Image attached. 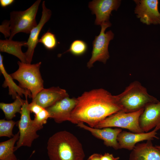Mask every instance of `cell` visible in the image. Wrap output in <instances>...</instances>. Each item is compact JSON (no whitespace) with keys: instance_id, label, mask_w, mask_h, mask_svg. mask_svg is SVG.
<instances>
[{"instance_id":"7c38bea8","label":"cell","mask_w":160,"mask_h":160,"mask_svg":"<svg viewBox=\"0 0 160 160\" xmlns=\"http://www.w3.org/2000/svg\"><path fill=\"white\" fill-rule=\"evenodd\" d=\"M45 2V1H44L42 3V10L40 20L37 25L31 30L26 42V47L28 49L24 53L27 63H31L35 48L39 43V36L41 31L45 24L49 20L51 15V11L46 7Z\"/></svg>"},{"instance_id":"1f68e13d","label":"cell","mask_w":160,"mask_h":160,"mask_svg":"<svg viewBox=\"0 0 160 160\" xmlns=\"http://www.w3.org/2000/svg\"><path fill=\"white\" fill-rule=\"evenodd\" d=\"M18 160H19V159H18Z\"/></svg>"},{"instance_id":"f1b7e54d","label":"cell","mask_w":160,"mask_h":160,"mask_svg":"<svg viewBox=\"0 0 160 160\" xmlns=\"http://www.w3.org/2000/svg\"><path fill=\"white\" fill-rule=\"evenodd\" d=\"M15 1L14 0H0V4L3 7H5L12 4Z\"/></svg>"},{"instance_id":"4316f807","label":"cell","mask_w":160,"mask_h":160,"mask_svg":"<svg viewBox=\"0 0 160 160\" xmlns=\"http://www.w3.org/2000/svg\"><path fill=\"white\" fill-rule=\"evenodd\" d=\"M28 107L30 112L34 113L35 115L37 114L44 108L33 101H32L31 103L28 104Z\"/></svg>"},{"instance_id":"277c9868","label":"cell","mask_w":160,"mask_h":160,"mask_svg":"<svg viewBox=\"0 0 160 160\" xmlns=\"http://www.w3.org/2000/svg\"><path fill=\"white\" fill-rule=\"evenodd\" d=\"M41 62L31 64L18 61V69L10 74L19 82V86L30 92L33 99L44 88V81L40 71Z\"/></svg>"},{"instance_id":"83f0119b","label":"cell","mask_w":160,"mask_h":160,"mask_svg":"<svg viewBox=\"0 0 160 160\" xmlns=\"http://www.w3.org/2000/svg\"><path fill=\"white\" fill-rule=\"evenodd\" d=\"M119 159V157H115L112 154L108 153H105L103 155L101 154V160H118Z\"/></svg>"},{"instance_id":"d6986e66","label":"cell","mask_w":160,"mask_h":160,"mask_svg":"<svg viewBox=\"0 0 160 160\" xmlns=\"http://www.w3.org/2000/svg\"><path fill=\"white\" fill-rule=\"evenodd\" d=\"M26 41H17L6 39L0 40V51L12 55L18 58L20 61L26 63L24 53L21 47H26Z\"/></svg>"},{"instance_id":"603a6c76","label":"cell","mask_w":160,"mask_h":160,"mask_svg":"<svg viewBox=\"0 0 160 160\" xmlns=\"http://www.w3.org/2000/svg\"><path fill=\"white\" fill-rule=\"evenodd\" d=\"M17 122L11 120H5L4 119L0 120V137H7L12 138L14 135L12 133V130Z\"/></svg>"},{"instance_id":"4fadbf2b","label":"cell","mask_w":160,"mask_h":160,"mask_svg":"<svg viewBox=\"0 0 160 160\" xmlns=\"http://www.w3.org/2000/svg\"><path fill=\"white\" fill-rule=\"evenodd\" d=\"M159 129L157 127L154 129L147 132L135 133L122 131L118 135L117 140L120 149H125L132 150L137 143L144 140H153L154 138L157 139V132Z\"/></svg>"},{"instance_id":"5b68a950","label":"cell","mask_w":160,"mask_h":160,"mask_svg":"<svg viewBox=\"0 0 160 160\" xmlns=\"http://www.w3.org/2000/svg\"><path fill=\"white\" fill-rule=\"evenodd\" d=\"M41 1H36L25 10L13 11L10 13L11 35L9 39L12 40L18 33H30L31 30L37 25L36 17Z\"/></svg>"},{"instance_id":"9c48e42d","label":"cell","mask_w":160,"mask_h":160,"mask_svg":"<svg viewBox=\"0 0 160 160\" xmlns=\"http://www.w3.org/2000/svg\"><path fill=\"white\" fill-rule=\"evenodd\" d=\"M134 13L142 23L147 25H160V12L158 0H134Z\"/></svg>"},{"instance_id":"5bb4252c","label":"cell","mask_w":160,"mask_h":160,"mask_svg":"<svg viewBox=\"0 0 160 160\" xmlns=\"http://www.w3.org/2000/svg\"><path fill=\"white\" fill-rule=\"evenodd\" d=\"M77 126L90 132L96 137L102 140L106 146L112 147L115 150L120 149L117 139L118 135L122 131L121 129H113L110 127L96 128L91 127L82 122L79 123Z\"/></svg>"},{"instance_id":"ffe728a7","label":"cell","mask_w":160,"mask_h":160,"mask_svg":"<svg viewBox=\"0 0 160 160\" xmlns=\"http://www.w3.org/2000/svg\"><path fill=\"white\" fill-rule=\"evenodd\" d=\"M18 132L9 140L0 143V160H18L14 153V145L19 139Z\"/></svg>"},{"instance_id":"ba28073f","label":"cell","mask_w":160,"mask_h":160,"mask_svg":"<svg viewBox=\"0 0 160 160\" xmlns=\"http://www.w3.org/2000/svg\"><path fill=\"white\" fill-rule=\"evenodd\" d=\"M111 25L109 22L102 23L101 30L98 36H95L92 42L93 49L92 56L87 63V66L90 68L95 62L98 61L106 63L109 58L108 47L110 41L113 39L114 34L111 30L106 32V29Z\"/></svg>"},{"instance_id":"7a4b0ae2","label":"cell","mask_w":160,"mask_h":160,"mask_svg":"<svg viewBox=\"0 0 160 160\" xmlns=\"http://www.w3.org/2000/svg\"><path fill=\"white\" fill-rule=\"evenodd\" d=\"M47 149L50 160H83L85 157L81 142L66 130L57 132L50 137Z\"/></svg>"},{"instance_id":"d4e9b609","label":"cell","mask_w":160,"mask_h":160,"mask_svg":"<svg viewBox=\"0 0 160 160\" xmlns=\"http://www.w3.org/2000/svg\"><path fill=\"white\" fill-rule=\"evenodd\" d=\"M50 118L48 111L46 108H44L37 114H35L33 122L37 126L43 128V125L47 123V120Z\"/></svg>"},{"instance_id":"3957f363","label":"cell","mask_w":160,"mask_h":160,"mask_svg":"<svg viewBox=\"0 0 160 160\" xmlns=\"http://www.w3.org/2000/svg\"><path fill=\"white\" fill-rule=\"evenodd\" d=\"M115 96L121 111L125 113L139 111L149 104L159 101L149 94L146 88L137 81L131 82L123 92Z\"/></svg>"},{"instance_id":"44dd1931","label":"cell","mask_w":160,"mask_h":160,"mask_svg":"<svg viewBox=\"0 0 160 160\" xmlns=\"http://www.w3.org/2000/svg\"><path fill=\"white\" fill-rule=\"evenodd\" d=\"M25 101V100L21 99L20 96L18 95L12 103H1L0 109L3 111L6 119L12 120L15 116L17 113H20L22 106Z\"/></svg>"},{"instance_id":"6da1fadb","label":"cell","mask_w":160,"mask_h":160,"mask_svg":"<svg viewBox=\"0 0 160 160\" xmlns=\"http://www.w3.org/2000/svg\"><path fill=\"white\" fill-rule=\"evenodd\" d=\"M76 100L71 113L74 124L82 122L95 128L101 121L121 111L115 95L102 88L85 92Z\"/></svg>"},{"instance_id":"ac0fdd59","label":"cell","mask_w":160,"mask_h":160,"mask_svg":"<svg viewBox=\"0 0 160 160\" xmlns=\"http://www.w3.org/2000/svg\"><path fill=\"white\" fill-rule=\"evenodd\" d=\"M3 57L0 54V70L5 78V80L2 85L4 87H8L9 88V94L12 96L13 99L16 98L18 95L23 97L24 95L26 98L28 97L32 98L31 92L28 90L24 89L18 86L14 82L13 79L10 75L6 71L3 63Z\"/></svg>"},{"instance_id":"9a60e30c","label":"cell","mask_w":160,"mask_h":160,"mask_svg":"<svg viewBox=\"0 0 160 160\" xmlns=\"http://www.w3.org/2000/svg\"><path fill=\"white\" fill-rule=\"evenodd\" d=\"M139 122L143 132H148L156 127L160 129V101L147 105L139 117Z\"/></svg>"},{"instance_id":"cb8c5ba5","label":"cell","mask_w":160,"mask_h":160,"mask_svg":"<svg viewBox=\"0 0 160 160\" xmlns=\"http://www.w3.org/2000/svg\"><path fill=\"white\" fill-rule=\"evenodd\" d=\"M39 42L41 43L46 49L48 50L55 49L57 44L55 35L49 31L43 35L39 39Z\"/></svg>"},{"instance_id":"2e32d148","label":"cell","mask_w":160,"mask_h":160,"mask_svg":"<svg viewBox=\"0 0 160 160\" xmlns=\"http://www.w3.org/2000/svg\"><path fill=\"white\" fill-rule=\"evenodd\" d=\"M69 96L65 90L59 87L43 89L32 99L42 108H46L60 100Z\"/></svg>"},{"instance_id":"30bf717a","label":"cell","mask_w":160,"mask_h":160,"mask_svg":"<svg viewBox=\"0 0 160 160\" xmlns=\"http://www.w3.org/2000/svg\"><path fill=\"white\" fill-rule=\"evenodd\" d=\"M121 2L120 0H94L89 2L88 7L92 13L96 16L95 24L101 25L103 23L109 21L111 12L117 10Z\"/></svg>"},{"instance_id":"4dcf8cb0","label":"cell","mask_w":160,"mask_h":160,"mask_svg":"<svg viewBox=\"0 0 160 160\" xmlns=\"http://www.w3.org/2000/svg\"><path fill=\"white\" fill-rule=\"evenodd\" d=\"M155 146L160 152V145H155Z\"/></svg>"},{"instance_id":"f546056e","label":"cell","mask_w":160,"mask_h":160,"mask_svg":"<svg viewBox=\"0 0 160 160\" xmlns=\"http://www.w3.org/2000/svg\"><path fill=\"white\" fill-rule=\"evenodd\" d=\"M101 154L94 153L90 156L87 160H101Z\"/></svg>"},{"instance_id":"484cf974","label":"cell","mask_w":160,"mask_h":160,"mask_svg":"<svg viewBox=\"0 0 160 160\" xmlns=\"http://www.w3.org/2000/svg\"><path fill=\"white\" fill-rule=\"evenodd\" d=\"M0 32L3 33L5 38L10 37L11 35L9 20H5L0 26Z\"/></svg>"},{"instance_id":"e0dca14e","label":"cell","mask_w":160,"mask_h":160,"mask_svg":"<svg viewBox=\"0 0 160 160\" xmlns=\"http://www.w3.org/2000/svg\"><path fill=\"white\" fill-rule=\"evenodd\" d=\"M129 160H160V152L151 140L137 143L130 154Z\"/></svg>"},{"instance_id":"8fae6325","label":"cell","mask_w":160,"mask_h":160,"mask_svg":"<svg viewBox=\"0 0 160 160\" xmlns=\"http://www.w3.org/2000/svg\"><path fill=\"white\" fill-rule=\"evenodd\" d=\"M76 98L66 97L57 102L52 105L46 108L50 118L57 123L68 121L72 122L71 112L76 103Z\"/></svg>"},{"instance_id":"7402d4cb","label":"cell","mask_w":160,"mask_h":160,"mask_svg":"<svg viewBox=\"0 0 160 160\" xmlns=\"http://www.w3.org/2000/svg\"><path fill=\"white\" fill-rule=\"evenodd\" d=\"M88 46L84 41L76 40L71 43L69 49L65 52H69L72 55L79 56L84 54L87 51Z\"/></svg>"},{"instance_id":"8992f818","label":"cell","mask_w":160,"mask_h":160,"mask_svg":"<svg viewBox=\"0 0 160 160\" xmlns=\"http://www.w3.org/2000/svg\"><path fill=\"white\" fill-rule=\"evenodd\" d=\"M144 108L130 113L119 111L100 122L95 128L116 127L127 129L133 133L144 132L140 127L139 120Z\"/></svg>"},{"instance_id":"52a82bcc","label":"cell","mask_w":160,"mask_h":160,"mask_svg":"<svg viewBox=\"0 0 160 160\" xmlns=\"http://www.w3.org/2000/svg\"><path fill=\"white\" fill-rule=\"evenodd\" d=\"M28 104L27 98H26L21 108L20 119L17 122L20 135L14 151L22 146L31 147L34 140L39 137L37 131L42 129L36 125L31 119Z\"/></svg>"}]
</instances>
